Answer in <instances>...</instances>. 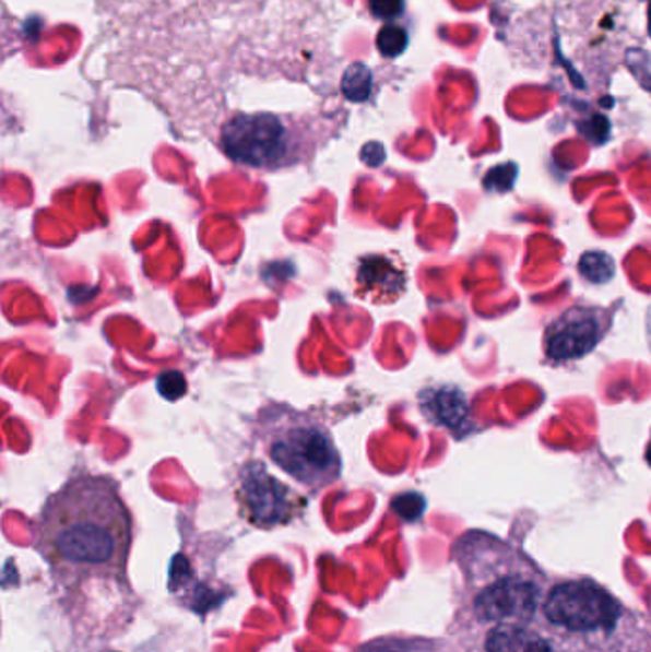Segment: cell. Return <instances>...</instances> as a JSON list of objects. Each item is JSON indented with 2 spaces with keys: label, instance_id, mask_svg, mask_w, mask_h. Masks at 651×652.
I'll list each match as a JSON object with an SVG mask.
<instances>
[{
  "label": "cell",
  "instance_id": "6da1fadb",
  "mask_svg": "<svg viewBox=\"0 0 651 652\" xmlns=\"http://www.w3.org/2000/svg\"><path fill=\"white\" fill-rule=\"evenodd\" d=\"M33 544L66 600L132 595L127 574L132 515L111 477L81 473L48 496L35 519Z\"/></svg>",
  "mask_w": 651,
  "mask_h": 652
},
{
  "label": "cell",
  "instance_id": "7a4b0ae2",
  "mask_svg": "<svg viewBox=\"0 0 651 652\" xmlns=\"http://www.w3.org/2000/svg\"><path fill=\"white\" fill-rule=\"evenodd\" d=\"M268 457L310 493H321L341 477L342 460L329 429L285 406H272L262 418Z\"/></svg>",
  "mask_w": 651,
  "mask_h": 652
},
{
  "label": "cell",
  "instance_id": "ffe728a7",
  "mask_svg": "<svg viewBox=\"0 0 651 652\" xmlns=\"http://www.w3.org/2000/svg\"><path fill=\"white\" fill-rule=\"evenodd\" d=\"M648 33H650V37H651V0H650V10H648Z\"/></svg>",
  "mask_w": 651,
  "mask_h": 652
},
{
  "label": "cell",
  "instance_id": "ba28073f",
  "mask_svg": "<svg viewBox=\"0 0 651 652\" xmlns=\"http://www.w3.org/2000/svg\"><path fill=\"white\" fill-rule=\"evenodd\" d=\"M357 293L372 301H392L405 291V273L388 256H364L357 262Z\"/></svg>",
  "mask_w": 651,
  "mask_h": 652
},
{
  "label": "cell",
  "instance_id": "8fae6325",
  "mask_svg": "<svg viewBox=\"0 0 651 652\" xmlns=\"http://www.w3.org/2000/svg\"><path fill=\"white\" fill-rule=\"evenodd\" d=\"M579 271L587 281H591L594 285H602L614 277V260L604 252H589L581 258Z\"/></svg>",
  "mask_w": 651,
  "mask_h": 652
},
{
  "label": "cell",
  "instance_id": "52a82bcc",
  "mask_svg": "<svg viewBox=\"0 0 651 652\" xmlns=\"http://www.w3.org/2000/svg\"><path fill=\"white\" fill-rule=\"evenodd\" d=\"M537 601L535 585L523 580H500L489 585L476 600L477 615L484 620H525L533 615Z\"/></svg>",
  "mask_w": 651,
  "mask_h": 652
},
{
  "label": "cell",
  "instance_id": "5bb4252c",
  "mask_svg": "<svg viewBox=\"0 0 651 652\" xmlns=\"http://www.w3.org/2000/svg\"><path fill=\"white\" fill-rule=\"evenodd\" d=\"M407 40H410V37H407L405 29L395 27V25H387L377 37L380 54L387 56V58H398L400 54L405 52Z\"/></svg>",
  "mask_w": 651,
  "mask_h": 652
},
{
  "label": "cell",
  "instance_id": "3957f363",
  "mask_svg": "<svg viewBox=\"0 0 651 652\" xmlns=\"http://www.w3.org/2000/svg\"><path fill=\"white\" fill-rule=\"evenodd\" d=\"M220 147L237 165L280 170L306 157V130L291 117L239 112L222 127Z\"/></svg>",
  "mask_w": 651,
  "mask_h": 652
},
{
  "label": "cell",
  "instance_id": "9a60e30c",
  "mask_svg": "<svg viewBox=\"0 0 651 652\" xmlns=\"http://www.w3.org/2000/svg\"><path fill=\"white\" fill-rule=\"evenodd\" d=\"M395 513L405 521H415L423 515L425 511V498L417 493H407V495L398 496L392 502Z\"/></svg>",
  "mask_w": 651,
  "mask_h": 652
},
{
  "label": "cell",
  "instance_id": "44dd1931",
  "mask_svg": "<svg viewBox=\"0 0 651 652\" xmlns=\"http://www.w3.org/2000/svg\"><path fill=\"white\" fill-rule=\"evenodd\" d=\"M648 462H650V464H651V447H650V450H648Z\"/></svg>",
  "mask_w": 651,
  "mask_h": 652
},
{
  "label": "cell",
  "instance_id": "7c38bea8",
  "mask_svg": "<svg viewBox=\"0 0 651 652\" xmlns=\"http://www.w3.org/2000/svg\"><path fill=\"white\" fill-rule=\"evenodd\" d=\"M342 91L352 102H365L371 92V71L362 63L352 66L348 75L342 79Z\"/></svg>",
  "mask_w": 651,
  "mask_h": 652
},
{
  "label": "cell",
  "instance_id": "277c9868",
  "mask_svg": "<svg viewBox=\"0 0 651 652\" xmlns=\"http://www.w3.org/2000/svg\"><path fill=\"white\" fill-rule=\"evenodd\" d=\"M237 500L242 518L250 525L272 531L275 526L288 525L293 519L303 515L306 500L293 488L275 479L262 462H249L241 467L237 483Z\"/></svg>",
  "mask_w": 651,
  "mask_h": 652
},
{
  "label": "cell",
  "instance_id": "4fadbf2b",
  "mask_svg": "<svg viewBox=\"0 0 651 652\" xmlns=\"http://www.w3.org/2000/svg\"><path fill=\"white\" fill-rule=\"evenodd\" d=\"M625 66L629 68L637 83L651 94V56L642 48H629L625 54Z\"/></svg>",
  "mask_w": 651,
  "mask_h": 652
},
{
  "label": "cell",
  "instance_id": "9c48e42d",
  "mask_svg": "<svg viewBox=\"0 0 651 652\" xmlns=\"http://www.w3.org/2000/svg\"><path fill=\"white\" fill-rule=\"evenodd\" d=\"M423 413L439 426L453 431H464L469 422V403L457 390L425 391L421 395Z\"/></svg>",
  "mask_w": 651,
  "mask_h": 652
},
{
  "label": "cell",
  "instance_id": "30bf717a",
  "mask_svg": "<svg viewBox=\"0 0 651 652\" xmlns=\"http://www.w3.org/2000/svg\"><path fill=\"white\" fill-rule=\"evenodd\" d=\"M489 652H553L543 639L522 628H497L487 639Z\"/></svg>",
  "mask_w": 651,
  "mask_h": 652
},
{
  "label": "cell",
  "instance_id": "8992f818",
  "mask_svg": "<svg viewBox=\"0 0 651 652\" xmlns=\"http://www.w3.org/2000/svg\"><path fill=\"white\" fill-rule=\"evenodd\" d=\"M602 327L594 311L569 309L546 330V355L556 360L579 359L599 344Z\"/></svg>",
  "mask_w": 651,
  "mask_h": 652
},
{
  "label": "cell",
  "instance_id": "5b68a950",
  "mask_svg": "<svg viewBox=\"0 0 651 652\" xmlns=\"http://www.w3.org/2000/svg\"><path fill=\"white\" fill-rule=\"evenodd\" d=\"M545 613L554 624L569 630L589 631L612 628L619 616V605L602 588L583 580L554 588Z\"/></svg>",
  "mask_w": 651,
  "mask_h": 652
},
{
  "label": "cell",
  "instance_id": "d6986e66",
  "mask_svg": "<svg viewBox=\"0 0 651 652\" xmlns=\"http://www.w3.org/2000/svg\"><path fill=\"white\" fill-rule=\"evenodd\" d=\"M556 56L560 58L561 66H564V68H566V71H568V75L569 79H571V83L576 84L577 88H584L583 76H581V73H579V71H577V69L573 68V66H571L569 61H566V58H564V56H561L560 46L558 45H556Z\"/></svg>",
  "mask_w": 651,
  "mask_h": 652
},
{
  "label": "cell",
  "instance_id": "2e32d148",
  "mask_svg": "<svg viewBox=\"0 0 651 652\" xmlns=\"http://www.w3.org/2000/svg\"><path fill=\"white\" fill-rule=\"evenodd\" d=\"M157 390L163 398L176 401L186 393V378L176 370H167L157 378Z\"/></svg>",
  "mask_w": 651,
  "mask_h": 652
},
{
  "label": "cell",
  "instance_id": "e0dca14e",
  "mask_svg": "<svg viewBox=\"0 0 651 652\" xmlns=\"http://www.w3.org/2000/svg\"><path fill=\"white\" fill-rule=\"evenodd\" d=\"M403 7H405L403 0H371L372 14L384 17V20L402 15Z\"/></svg>",
  "mask_w": 651,
  "mask_h": 652
},
{
  "label": "cell",
  "instance_id": "ac0fdd59",
  "mask_svg": "<svg viewBox=\"0 0 651 652\" xmlns=\"http://www.w3.org/2000/svg\"><path fill=\"white\" fill-rule=\"evenodd\" d=\"M587 128H589V130H584V134L589 135V138H596V142H604L607 138V132H609V122H607L606 117L594 115V117L587 122Z\"/></svg>",
  "mask_w": 651,
  "mask_h": 652
}]
</instances>
